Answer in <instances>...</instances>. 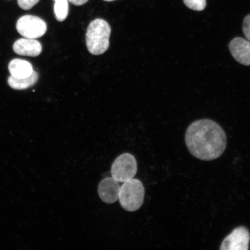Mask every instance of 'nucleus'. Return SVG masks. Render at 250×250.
I'll return each instance as SVG.
<instances>
[{"label": "nucleus", "instance_id": "nucleus-9", "mask_svg": "<svg viewBox=\"0 0 250 250\" xmlns=\"http://www.w3.org/2000/svg\"><path fill=\"white\" fill-rule=\"evenodd\" d=\"M13 49L19 55L36 57L42 54V47L39 41L26 38L17 40L14 43Z\"/></svg>", "mask_w": 250, "mask_h": 250}, {"label": "nucleus", "instance_id": "nucleus-4", "mask_svg": "<svg viewBox=\"0 0 250 250\" xmlns=\"http://www.w3.org/2000/svg\"><path fill=\"white\" fill-rule=\"evenodd\" d=\"M137 171V164L134 156L125 153L115 159L111 167L112 178L119 183L133 179Z\"/></svg>", "mask_w": 250, "mask_h": 250}, {"label": "nucleus", "instance_id": "nucleus-16", "mask_svg": "<svg viewBox=\"0 0 250 250\" xmlns=\"http://www.w3.org/2000/svg\"><path fill=\"white\" fill-rule=\"evenodd\" d=\"M71 4L77 6H81L86 4L89 0H68Z\"/></svg>", "mask_w": 250, "mask_h": 250}, {"label": "nucleus", "instance_id": "nucleus-8", "mask_svg": "<svg viewBox=\"0 0 250 250\" xmlns=\"http://www.w3.org/2000/svg\"><path fill=\"white\" fill-rule=\"evenodd\" d=\"M230 54L239 63L250 65V42L241 37H236L229 45Z\"/></svg>", "mask_w": 250, "mask_h": 250}, {"label": "nucleus", "instance_id": "nucleus-13", "mask_svg": "<svg viewBox=\"0 0 250 250\" xmlns=\"http://www.w3.org/2000/svg\"><path fill=\"white\" fill-rule=\"evenodd\" d=\"M184 4L193 11H202L206 7V0H183Z\"/></svg>", "mask_w": 250, "mask_h": 250}, {"label": "nucleus", "instance_id": "nucleus-12", "mask_svg": "<svg viewBox=\"0 0 250 250\" xmlns=\"http://www.w3.org/2000/svg\"><path fill=\"white\" fill-rule=\"evenodd\" d=\"M68 0H58L54 5V12L56 20L59 21H64L67 18L69 7Z\"/></svg>", "mask_w": 250, "mask_h": 250}, {"label": "nucleus", "instance_id": "nucleus-18", "mask_svg": "<svg viewBox=\"0 0 250 250\" xmlns=\"http://www.w3.org/2000/svg\"><path fill=\"white\" fill-rule=\"evenodd\" d=\"M54 1H58V0H54Z\"/></svg>", "mask_w": 250, "mask_h": 250}, {"label": "nucleus", "instance_id": "nucleus-6", "mask_svg": "<svg viewBox=\"0 0 250 250\" xmlns=\"http://www.w3.org/2000/svg\"><path fill=\"white\" fill-rule=\"evenodd\" d=\"M250 233L248 228L239 227L233 230L222 242L221 250H248Z\"/></svg>", "mask_w": 250, "mask_h": 250}, {"label": "nucleus", "instance_id": "nucleus-1", "mask_svg": "<svg viewBox=\"0 0 250 250\" xmlns=\"http://www.w3.org/2000/svg\"><path fill=\"white\" fill-rule=\"evenodd\" d=\"M185 142L188 149L194 157L203 161H211L220 158L226 151L227 137L220 125L205 119L189 125Z\"/></svg>", "mask_w": 250, "mask_h": 250}, {"label": "nucleus", "instance_id": "nucleus-17", "mask_svg": "<svg viewBox=\"0 0 250 250\" xmlns=\"http://www.w3.org/2000/svg\"><path fill=\"white\" fill-rule=\"evenodd\" d=\"M104 1H107V2H111V1H115V0H104Z\"/></svg>", "mask_w": 250, "mask_h": 250}, {"label": "nucleus", "instance_id": "nucleus-14", "mask_svg": "<svg viewBox=\"0 0 250 250\" xmlns=\"http://www.w3.org/2000/svg\"><path fill=\"white\" fill-rule=\"evenodd\" d=\"M40 0H18V5L24 10H29L39 2Z\"/></svg>", "mask_w": 250, "mask_h": 250}, {"label": "nucleus", "instance_id": "nucleus-5", "mask_svg": "<svg viewBox=\"0 0 250 250\" xmlns=\"http://www.w3.org/2000/svg\"><path fill=\"white\" fill-rule=\"evenodd\" d=\"M17 29L21 35L27 39H36L46 32L47 26L44 21L33 15H24L19 19Z\"/></svg>", "mask_w": 250, "mask_h": 250}, {"label": "nucleus", "instance_id": "nucleus-7", "mask_svg": "<svg viewBox=\"0 0 250 250\" xmlns=\"http://www.w3.org/2000/svg\"><path fill=\"white\" fill-rule=\"evenodd\" d=\"M121 187L113 178L107 177L100 183L98 193L103 202L111 204L119 200Z\"/></svg>", "mask_w": 250, "mask_h": 250}, {"label": "nucleus", "instance_id": "nucleus-11", "mask_svg": "<svg viewBox=\"0 0 250 250\" xmlns=\"http://www.w3.org/2000/svg\"><path fill=\"white\" fill-rule=\"evenodd\" d=\"M39 80V74L34 71L29 77L22 78H15L11 76L8 78V83L11 88L15 90H24L32 87Z\"/></svg>", "mask_w": 250, "mask_h": 250}, {"label": "nucleus", "instance_id": "nucleus-2", "mask_svg": "<svg viewBox=\"0 0 250 250\" xmlns=\"http://www.w3.org/2000/svg\"><path fill=\"white\" fill-rule=\"evenodd\" d=\"M111 27L102 19H96L90 22L86 33L87 49L93 55H100L107 51Z\"/></svg>", "mask_w": 250, "mask_h": 250}, {"label": "nucleus", "instance_id": "nucleus-10", "mask_svg": "<svg viewBox=\"0 0 250 250\" xmlns=\"http://www.w3.org/2000/svg\"><path fill=\"white\" fill-rule=\"evenodd\" d=\"M8 70L12 76L17 78L29 77L34 71L30 62L20 59L12 60L9 63Z\"/></svg>", "mask_w": 250, "mask_h": 250}, {"label": "nucleus", "instance_id": "nucleus-3", "mask_svg": "<svg viewBox=\"0 0 250 250\" xmlns=\"http://www.w3.org/2000/svg\"><path fill=\"white\" fill-rule=\"evenodd\" d=\"M145 195V187L142 181L132 179L125 181L121 187L119 200L125 210L135 211L142 207Z\"/></svg>", "mask_w": 250, "mask_h": 250}, {"label": "nucleus", "instance_id": "nucleus-15", "mask_svg": "<svg viewBox=\"0 0 250 250\" xmlns=\"http://www.w3.org/2000/svg\"><path fill=\"white\" fill-rule=\"evenodd\" d=\"M242 29L244 35L250 42V14L247 16L244 20Z\"/></svg>", "mask_w": 250, "mask_h": 250}]
</instances>
